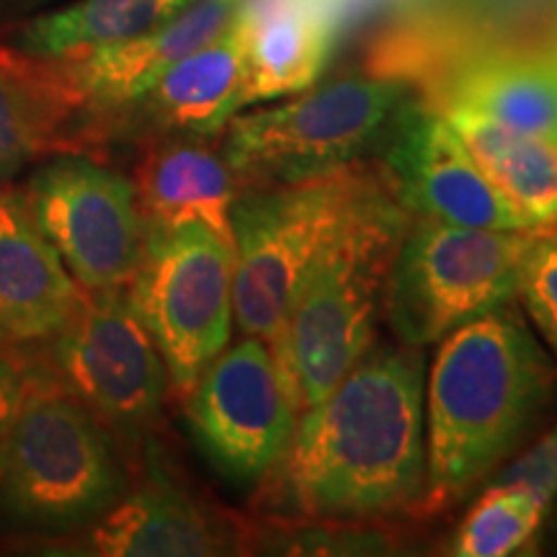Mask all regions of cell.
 <instances>
[{
  "label": "cell",
  "instance_id": "obj_1",
  "mask_svg": "<svg viewBox=\"0 0 557 557\" xmlns=\"http://www.w3.org/2000/svg\"><path fill=\"white\" fill-rule=\"evenodd\" d=\"M423 346H372L297 418L259 483L256 513L382 521L410 513L426 480Z\"/></svg>",
  "mask_w": 557,
  "mask_h": 557
},
{
  "label": "cell",
  "instance_id": "obj_2",
  "mask_svg": "<svg viewBox=\"0 0 557 557\" xmlns=\"http://www.w3.org/2000/svg\"><path fill=\"white\" fill-rule=\"evenodd\" d=\"M557 364L519 299L438 341L426 369V480L410 517L436 519L480 491L540 426Z\"/></svg>",
  "mask_w": 557,
  "mask_h": 557
},
{
  "label": "cell",
  "instance_id": "obj_3",
  "mask_svg": "<svg viewBox=\"0 0 557 557\" xmlns=\"http://www.w3.org/2000/svg\"><path fill=\"white\" fill-rule=\"evenodd\" d=\"M410 212L374 176L299 287L271 354L297 416L374 346L387 276Z\"/></svg>",
  "mask_w": 557,
  "mask_h": 557
},
{
  "label": "cell",
  "instance_id": "obj_4",
  "mask_svg": "<svg viewBox=\"0 0 557 557\" xmlns=\"http://www.w3.org/2000/svg\"><path fill=\"white\" fill-rule=\"evenodd\" d=\"M124 447L45 361L0 436V513L47 542L101 519L132 485Z\"/></svg>",
  "mask_w": 557,
  "mask_h": 557
},
{
  "label": "cell",
  "instance_id": "obj_5",
  "mask_svg": "<svg viewBox=\"0 0 557 557\" xmlns=\"http://www.w3.org/2000/svg\"><path fill=\"white\" fill-rule=\"evenodd\" d=\"M413 88L385 75H348L295 99L235 114L222 152L246 186L297 184L357 165L385 139Z\"/></svg>",
  "mask_w": 557,
  "mask_h": 557
},
{
  "label": "cell",
  "instance_id": "obj_6",
  "mask_svg": "<svg viewBox=\"0 0 557 557\" xmlns=\"http://www.w3.org/2000/svg\"><path fill=\"white\" fill-rule=\"evenodd\" d=\"M374 173L351 165L297 184L246 186L233 205V312L271 346L299 287Z\"/></svg>",
  "mask_w": 557,
  "mask_h": 557
},
{
  "label": "cell",
  "instance_id": "obj_7",
  "mask_svg": "<svg viewBox=\"0 0 557 557\" xmlns=\"http://www.w3.org/2000/svg\"><path fill=\"white\" fill-rule=\"evenodd\" d=\"M410 218L385 289L389 325L410 346L436 344L459 325L513 302L529 250L545 233Z\"/></svg>",
  "mask_w": 557,
  "mask_h": 557
},
{
  "label": "cell",
  "instance_id": "obj_8",
  "mask_svg": "<svg viewBox=\"0 0 557 557\" xmlns=\"http://www.w3.org/2000/svg\"><path fill=\"white\" fill-rule=\"evenodd\" d=\"M45 367L114 434L145 451L171 395L156 338L124 287L86 292L67 325L45 346Z\"/></svg>",
  "mask_w": 557,
  "mask_h": 557
},
{
  "label": "cell",
  "instance_id": "obj_9",
  "mask_svg": "<svg viewBox=\"0 0 557 557\" xmlns=\"http://www.w3.org/2000/svg\"><path fill=\"white\" fill-rule=\"evenodd\" d=\"M127 289L169 369L171 393L184 400L230 344L233 250L201 225L148 230Z\"/></svg>",
  "mask_w": 557,
  "mask_h": 557
},
{
  "label": "cell",
  "instance_id": "obj_10",
  "mask_svg": "<svg viewBox=\"0 0 557 557\" xmlns=\"http://www.w3.org/2000/svg\"><path fill=\"white\" fill-rule=\"evenodd\" d=\"M81 289L124 287L145 248L135 181L83 150L54 152L18 191Z\"/></svg>",
  "mask_w": 557,
  "mask_h": 557
},
{
  "label": "cell",
  "instance_id": "obj_11",
  "mask_svg": "<svg viewBox=\"0 0 557 557\" xmlns=\"http://www.w3.org/2000/svg\"><path fill=\"white\" fill-rule=\"evenodd\" d=\"M181 403L209 468L238 487H256L276 468L299 418L274 354L256 336L222 348Z\"/></svg>",
  "mask_w": 557,
  "mask_h": 557
},
{
  "label": "cell",
  "instance_id": "obj_12",
  "mask_svg": "<svg viewBox=\"0 0 557 557\" xmlns=\"http://www.w3.org/2000/svg\"><path fill=\"white\" fill-rule=\"evenodd\" d=\"M382 181L416 218L487 230H542L485 176L442 111L410 99L382 139Z\"/></svg>",
  "mask_w": 557,
  "mask_h": 557
},
{
  "label": "cell",
  "instance_id": "obj_13",
  "mask_svg": "<svg viewBox=\"0 0 557 557\" xmlns=\"http://www.w3.org/2000/svg\"><path fill=\"white\" fill-rule=\"evenodd\" d=\"M150 447V444H148ZM145 447L148 468L94 524L54 540L65 555L218 557L250 553V517L225 511L173 483Z\"/></svg>",
  "mask_w": 557,
  "mask_h": 557
},
{
  "label": "cell",
  "instance_id": "obj_14",
  "mask_svg": "<svg viewBox=\"0 0 557 557\" xmlns=\"http://www.w3.org/2000/svg\"><path fill=\"white\" fill-rule=\"evenodd\" d=\"M246 37L235 16L220 37L186 54L143 96L107 116L96 127L94 139L114 135H135L143 143L158 137L214 139L246 109Z\"/></svg>",
  "mask_w": 557,
  "mask_h": 557
},
{
  "label": "cell",
  "instance_id": "obj_15",
  "mask_svg": "<svg viewBox=\"0 0 557 557\" xmlns=\"http://www.w3.org/2000/svg\"><path fill=\"white\" fill-rule=\"evenodd\" d=\"M243 0H194L156 29L116 45L54 60L86 111V143L107 116L143 96L186 54L220 37L238 16Z\"/></svg>",
  "mask_w": 557,
  "mask_h": 557
},
{
  "label": "cell",
  "instance_id": "obj_16",
  "mask_svg": "<svg viewBox=\"0 0 557 557\" xmlns=\"http://www.w3.org/2000/svg\"><path fill=\"white\" fill-rule=\"evenodd\" d=\"M81 302L83 289L18 191L0 186V346L41 354Z\"/></svg>",
  "mask_w": 557,
  "mask_h": 557
},
{
  "label": "cell",
  "instance_id": "obj_17",
  "mask_svg": "<svg viewBox=\"0 0 557 557\" xmlns=\"http://www.w3.org/2000/svg\"><path fill=\"white\" fill-rule=\"evenodd\" d=\"M421 99L557 143V60L532 41H508L459 60Z\"/></svg>",
  "mask_w": 557,
  "mask_h": 557
},
{
  "label": "cell",
  "instance_id": "obj_18",
  "mask_svg": "<svg viewBox=\"0 0 557 557\" xmlns=\"http://www.w3.org/2000/svg\"><path fill=\"white\" fill-rule=\"evenodd\" d=\"M132 181L145 230L201 225L233 250V205L240 181L212 139H148Z\"/></svg>",
  "mask_w": 557,
  "mask_h": 557
},
{
  "label": "cell",
  "instance_id": "obj_19",
  "mask_svg": "<svg viewBox=\"0 0 557 557\" xmlns=\"http://www.w3.org/2000/svg\"><path fill=\"white\" fill-rule=\"evenodd\" d=\"M86 148V111L54 60L0 50V186L39 156Z\"/></svg>",
  "mask_w": 557,
  "mask_h": 557
},
{
  "label": "cell",
  "instance_id": "obj_20",
  "mask_svg": "<svg viewBox=\"0 0 557 557\" xmlns=\"http://www.w3.org/2000/svg\"><path fill=\"white\" fill-rule=\"evenodd\" d=\"M246 107L310 88L329 65L336 32L315 0H243Z\"/></svg>",
  "mask_w": 557,
  "mask_h": 557
},
{
  "label": "cell",
  "instance_id": "obj_21",
  "mask_svg": "<svg viewBox=\"0 0 557 557\" xmlns=\"http://www.w3.org/2000/svg\"><path fill=\"white\" fill-rule=\"evenodd\" d=\"M491 184L532 227H557V143L529 137L468 109H438Z\"/></svg>",
  "mask_w": 557,
  "mask_h": 557
},
{
  "label": "cell",
  "instance_id": "obj_22",
  "mask_svg": "<svg viewBox=\"0 0 557 557\" xmlns=\"http://www.w3.org/2000/svg\"><path fill=\"white\" fill-rule=\"evenodd\" d=\"M194 0H81L70 9L32 18L18 34V52L65 60L156 29Z\"/></svg>",
  "mask_w": 557,
  "mask_h": 557
},
{
  "label": "cell",
  "instance_id": "obj_23",
  "mask_svg": "<svg viewBox=\"0 0 557 557\" xmlns=\"http://www.w3.org/2000/svg\"><path fill=\"white\" fill-rule=\"evenodd\" d=\"M549 508L519 487L480 491L444 553L455 557H508L537 545Z\"/></svg>",
  "mask_w": 557,
  "mask_h": 557
},
{
  "label": "cell",
  "instance_id": "obj_24",
  "mask_svg": "<svg viewBox=\"0 0 557 557\" xmlns=\"http://www.w3.org/2000/svg\"><path fill=\"white\" fill-rule=\"evenodd\" d=\"M517 299L557 361V227L545 230L529 250Z\"/></svg>",
  "mask_w": 557,
  "mask_h": 557
},
{
  "label": "cell",
  "instance_id": "obj_25",
  "mask_svg": "<svg viewBox=\"0 0 557 557\" xmlns=\"http://www.w3.org/2000/svg\"><path fill=\"white\" fill-rule=\"evenodd\" d=\"M485 485L519 487L532 493L547 508L553 506L557 496V426L549 429L534 447L508 459L506 468H500Z\"/></svg>",
  "mask_w": 557,
  "mask_h": 557
},
{
  "label": "cell",
  "instance_id": "obj_26",
  "mask_svg": "<svg viewBox=\"0 0 557 557\" xmlns=\"http://www.w3.org/2000/svg\"><path fill=\"white\" fill-rule=\"evenodd\" d=\"M318 9L331 21L336 39L344 34L357 32L359 26L369 24L374 18H403L408 13H416L434 0H315Z\"/></svg>",
  "mask_w": 557,
  "mask_h": 557
},
{
  "label": "cell",
  "instance_id": "obj_27",
  "mask_svg": "<svg viewBox=\"0 0 557 557\" xmlns=\"http://www.w3.org/2000/svg\"><path fill=\"white\" fill-rule=\"evenodd\" d=\"M37 359L39 354H24L16 348L0 346V436L5 434L21 400H24L34 369L39 364Z\"/></svg>",
  "mask_w": 557,
  "mask_h": 557
},
{
  "label": "cell",
  "instance_id": "obj_28",
  "mask_svg": "<svg viewBox=\"0 0 557 557\" xmlns=\"http://www.w3.org/2000/svg\"><path fill=\"white\" fill-rule=\"evenodd\" d=\"M527 41L537 45L542 52H547L549 58L557 60V3L553 5V11L542 18V24L534 29V34Z\"/></svg>",
  "mask_w": 557,
  "mask_h": 557
},
{
  "label": "cell",
  "instance_id": "obj_29",
  "mask_svg": "<svg viewBox=\"0 0 557 557\" xmlns=\"http://www.w3.org/2000/svg\"><path fill=\"white\" fill-rule=\"evenodd\" d=\"M547 521H549V527H553V537L557 540V496H555V500H553V506H549Z\"/></svg>",
  "mask_w": 557,
  "mask_h": 557
}]
</instances>
